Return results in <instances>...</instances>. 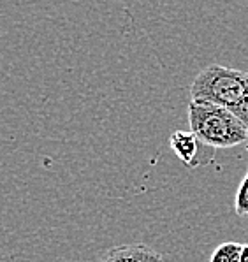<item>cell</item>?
Segmentation results:
<instances>
[{
	"mask_svg": "<svg viewBox=\"0 0 248 262\" xmlns=\"http://www.w3.org/2000/svg\"><path fill=\"white\" fill-rule=\"evenodd\" d=\"M234 213L238 216H243V219L248 216V167H246V172H245V176H243L241 183H239L238 190H236Z\"/></svg>",
	"mask_w": 248,
	"mask_h": 262,
	"instance_id": "6",
	"label": "cell"
},
{
	"mask_svg": "<svg viewBox=\"0 0 248 262\" xmlns=\"http://www.w3.org/2000/svg\"><path fill=\"white\" fill-rule=\"evenodd\" d=\"M187 118L199 143L213 150L234 148L248 139L246 125L231 111L215 104L190 100Z\"/></svg>",
	"mask_w": 248,
	"mask_h": 262,
	"instance_id": "2",
	"label": "cell"
},
{
	"mask_svg": "<svg viewBox=\"0 0 248 262\" xmlns=\"http://www.w3.org/2000/svg\"><path fill=\"white\" fill-rule=\"evenodd\" d=\"M97 262H164V257L145 243H130L106 250Z\"/></svg>",
	"mask_w": 248,
	"mask_h": 262,
	"instance_id": "3",
	"label": "cell"
},
{
	"mask_svg": "<svg viewBox=\"0 0 248 262\" xmlns=\"http://www.w3.org/2000/svg\"><path fill=\"white\" fill-rule=\"evenodd\" d=\"M241 262H248V245H243V250H241Z\"/></svg>",
	"mask_w": 248,
	"mask_h": 262,
	"instance_id": "7",
	"label": "cell"
},
{
	"mask_svg": "<svg viewBox=\"0 0 248 262\" xmlns=\"http://www.w3.org/2000/svg\"><path fill=\"white\" fill-rule=\"evenodd\" d=\"M169 146L171 150L185 166L195 167L197 166V151H199V139L195 138V134L192 130H176L171 134L169 138Z\"/></svg>",
	"mask_w": 248,
	"mask_h": 262,
	"instance_id": "4",
	"label": "cell"
},
{
	"mask_svg": "<svg viewBox=\"0 0 248 262\" xmlns=\"http://www.w3.org/2000/svg\"><path fill=\"white\" fill-rule=\"evenodd\" d=\"M241 250L243 245L236 241L220 243L211 253L210 262H241Z\"/></svg>",
	"mask_w": 248,
	"mask_h": 262,
	"instance_id": "5",
	"label": "cell"
},
{
	"mask_svg": "<svg viewBox=\"0 0 248 262\" xmlns=\"http://www.w3.org/2000/svg\"><path fill=\"white\" fill-rule=\"evenodd\" d=\"M190 100L223 107L248 127V72L218 63L206 66L192 81Z\"/></svg>",
	"mask_w": 248,
	"mask_h": 262,
	"instance_id": "1",
	"label": "cell"
}]
</instances>
